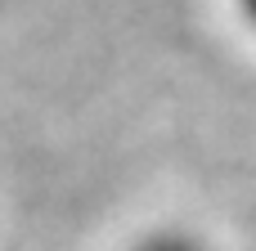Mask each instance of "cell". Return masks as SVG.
Wrapping results in <instances>:
<instances>
[{"mask_svg":"<svg viewBox=\"0 0 256 251\" xmlns=\"http://www.w3.org/2000/svg\"><path fill=\"white\" fill-rule=\"evenodd\" d=\"M135 251H207V247L194 234H184V229H158V234H148Z\"/></svg>","mask_w":256,"mask_h":251,"instance_id":"cell-1","label":"cell"},{"mask_svg":"<svg viewBox=\"0 0 256 251\" xmlns=\"http://www.w3.org/2000/svg\"><path fill=\"white\" fill-rule=\"evenodd\" d=\"M238 9H243V18L256 27V0H238Z\"/></svg>","mask_w":256,"mask_h":251,"instance_id":"cell-2","label":"cell"}]
</instances>
